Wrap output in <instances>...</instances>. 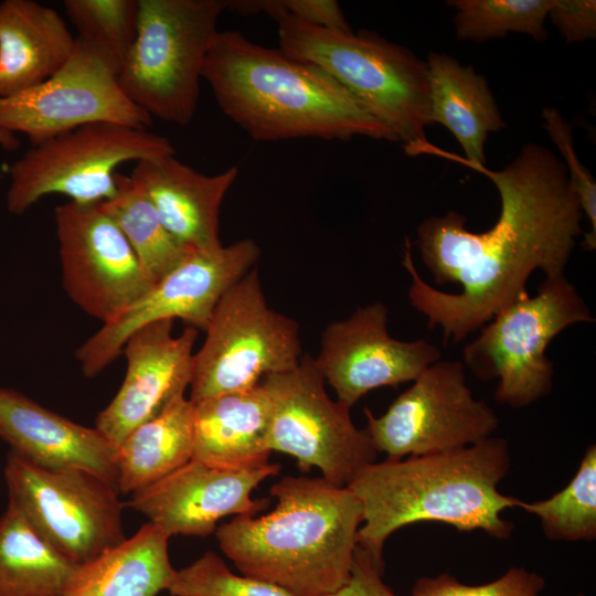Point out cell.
Masks as SVG:
<instances>
[{
	"mask_svg": "<svg viewBox=\"0 0 596 596\" xmlns=\"http://www.w3.org/2000/svg\"><path fill=\"white\" fill-rule=\"evenodd\" d=\"M170 319L151 322L132 333L123 348L124 382L96 418V428L116 447L190 386L198 329L188 327L174 337Z\"/></svg>",
	"mask_w": 596,
	"mask_h": 596,
	"instance_id": "cell-18",
	"label": "cell"
},
{
	"mask_svg": "<svg viewBox=\"0 0 596 596\" xmlns=\"http://www.w3.org/2000/svg\"><path fill=\"white\" fill-rule=\"evenodd\" d=\"M279 464L221 468L191 459L159 481L131 494L128 505L143 514L169 538L207 536L227 515H255L268 499H253V490L278 475Z\"/></svg>",
	"mask_w": 596,
	"mask_h": 596,
	"instance_id": "cell-17",
	"label": "cell"
},
{
	"mask_svg": "<svg viewBox=\"0 0 596 596\" xmlns=\"http://www.w3.org/2000/svg\"><path fill=\"white\" fill-rule=\"evenodd\" d=\"M510 466L507 440L493 437L456 450L368 465L347 486L363 508L358 546L383 571L386 540L409 524L439 522L509 538L514 526L502 513L521 500L501 493L498 486Z\"/></svg>",
	"mask_w": 596,
	"mask_h": 596,
	"instance_id": "cell-2",
	"label": "cell"
},
{
	"mask_svg": "<svg viewBox=\"0 0 596 596\" xmlns=\"http://www.w3.org/2000/svg\"><path fill=\"white\" fill-rule=\"evenodd\" d=\"M167 590L172 596H290L274 584L234 574L212 551L175 570Z\"/></svg>",
	"mask_w": 596,
	"mask_h": 596,
	"instance_id": "cell-31",
	"label": "cell"
},
{
	"mask_svg": "<svg viewBox=\"0 0 596 596\" xmlns=\"http://www.w3.org/2000/svg\"><path fill=\"white\" fill-rule=\"evenodd\" d=\"M75 46L76 38L54 9L34 0L0 2V97L50 78Z\"/></svg>",
	"mask_w": 596,
	"mask_h": 596,
	"instance_id": "cell-22",
	"label": "cell"
},
{
	"mask_svg": "<svg viewBox=\"0 0 596 596\" xmlns=\"http://www.w3.org/2000/svg\"><path fill=\"white\" fill-rule=\"evenodd\" d=\"M429 83V118L446 127L461 146L466 158L426 142L422 153L485 166L488 135L505 127L487 79L472 66L460 64L444 53H429L426 62Z\"/></svg>",
	"mask_w": 596,
	"mask_h": 596,
	"instance_id": "cell-23",
	"label": "cell"
},
{
	"mask_svg": "<svg viewBox=\"0 0 596 596\" xmlns=\"http://www.w3.org/2000/svg\"><path fill=\"white\" fill-rule=\"evenodd\" d=\"M62 283L68 297L108 323L155 284L100 203L68 201L54 210Z\"/></svg>",
	"mask_w": 596,
	"mask_h": 596,
	"instance_id": "cell-15",
	"label": "cell"
},
{
	"mask_svg": "<svg viewBox=\"0 0 596 596\" xmlns=\"http://www.w3.org/2000/svg\"><path fill=\"white\" fill-rule=\"evenodd\" d=\"M168 541L160 528L147 522L117 546L78 565L62 596H157L175 573Z\"/></svg>",
	"mask_w": 596,
	"mask_h": 596,
	"instance_id": "cell-24",
	"label": "cell"
},
{
	"mask_svg": "<svg viewBox=\"0 0 596 596\" xmlns=\"http://www.w3.org/2000/svg\"><path fill=\"white\" fill-rule=\"evenodd\" d=\"M547 15L567 42L596 36L595 0H553Z\"/></svg>",
	"mask_w": 596,
	"mask_h": 596,
	"instance_id": "cell-34",
	"label": "cell"
},
{
	"mask_svg": "<svg viewBox=\"0 0 596 596\" xmlns=\"http://www.w3.org/2000/svg\"><path fill=\"white\" fill-rule=\"evenodd\" d=\"M260 383L272 403V451L290 455L301 471L318 468L324 480L338 487H347L376 461L368 433L353 424L350 407L329 397L311 355Z\"/></svg>",
	"mask_w": 596,
	"mask_h": 596,
	"instance_id": "cell-11",
	"label": "cell"
},
{
	"mask_svg": "<svg viewBox=\"0 0 596 596\" xmlns=\"http://www.w3.org/2000/svg\"><path fill=\"white\" fill-rule=\"evenodd\" d=\"M464 348V362L481 380L498 379L494 397L522 408L552 389L553 363L547 345L565 328L594 322L589 308L564 275L545 278L533 297L528 294L498 312Z\"/></svg>",
	"mask_w": 596,
	"mask_h": 596,
	"instance_id": "cell-7",
	"label": "cell"
},
{
	"mask_svg": "<svg viewBox=\"0 0 596 596\" xmlns=\"http://www.w3.org/2000/svg\"><path fill=\"white\" fill-rule=\"evenodd\" d=\"M457 38L476 42L518 32L544 41L553 0H451Z\"/></svg>",
	"mask_w": 596,
	"mask_h": 596,
	"instance_id": "cell-30",
	"label": "cell"
},
{
	"mask_svg": "<svg viewBox=\"0 0 596 596\" xmlns=\"http://www.w3.org/2000/svg\"><path fill=\"white\" fill-rule=\"evenodd\" d=\"M193 406L180 395L117 446V488L132 494L182 467L193 455Z\"/></svg>",
	"mask_w": 596,
	"mask_h": 596,
	"instance_id": "cell-25",
	"label": "cell"
},
{
	"mask_svg": "<svg viewBox=\"0 0 596 596\" xmlns=\"http://www.w3.org/2000/svg\"><path fill=\"white\" fill-rule=\"evenodd\" d=\"M545 579L523 567H511L497 579L467 585L447 573L416 581L409 596H540Z\"/></svg>",
	"mask_w": 596,
	"mask_h": 596,
	"instance_id": "cell-32",
	"label": "cell"
},
{
	"mask_svg": "<svg viewBox=\"0 0 596 596\" xmlns=\"http://www.w3.org/2000/svg\"><path fill=\"white\" fill-rule=\"evenodd\" d=\"M204 331L193 355L192 402L253 387L301 359L299 324L267 305L257 269L226 290Z\"/></svg>",
	"mask_w": 596,
	"mask_h": 596,
	"instance_id": "cell-9",
	"label": "cell"
},
{
	"mask_svg": "<svg viewBox=\"0 0 596 596\" xmlns=\"http://www.w3.org/2000/svg\"><path fill=\"white\" fill-rule=\"evenodd\" d=\"M383 571L360 546L354 552L351 575L338 590L327 596H398L382 581Z\"/></svg>",
	"mask_w": 596,
	"mask_h": 596,
	"instance_id": "cell-36",
	"label": "cell"
},
{
	"mask_svg": "<svg viewBox=\"0 0 596 596\" xmlns=\"http://www.w3.org/2000/svg\"><path fill=\"white\" fill-rule=\"evenodd\" d=\"M237 175L235 166L206 175L171 155L138 161L129 177L178 242L194 251H213L222 246L220 209Z\"/></svg>",
	"mask_w": 596,
	"mask_h": 596,
	"instance_id": "cell-20",
	"label": "cell"
},
{
	"mask_svg": "<svg viewBox=\"0 0 596 596\" xmlns=\"http://www.w3.org/2000/svg\"><path fill=\"white\" fill-rule=\"evenodd\" d=\"M19 145L14 134L0 128V146L4 149H15Z\"/></svg>",
	"mask_w": 596,
	"mask_h": 596,
	"instance_id": "cell-37",
	"label": "cell"
},
{
	"mask_svg": "<svg viewBox=\"0 0 596 596\" xmlns=\"http://www.w3.org/2000/svg\"><path fill=\"white\" fill-rule=\"evenodd\" d=\"M97 123L147 128L152 117L125 94L109 64L77 39L73 55L54 75L0 97V128L24 134L32 145Z\"/></svg>",
	"mask_w": 596,
	"mask_h": 596,
	"instance_id": "cell-14",
	"label": "cell"
},
{
	"mask_svg": "<svg viewBox=\"0 0 596 596\" xmlns=\"http://www.w3.org/2000/svg\"><path fill=\"white\" fill-rule=\"evenodd\" d=\"M202 78L222 111L257 141L355 136L395 141L326 71L236 30L217 32Z\"/></svg>",
	"mask_w": 596,
	"mask_h": 596,
	"instance_id": "cell-3",
	"label": "cell"
},
{
	"mask_svg": "<svg viewBox=\"0 0 596 596\" xmlns=\"http://www.w3.org/2000/svg\"><path fill=\"white\" fill-rule=\"evenodd\" d=\"M174 155L163 136L119 124H89L32 147L9 169L7 207L23 214L49 194L100 203L117 191L116 168Z\"/></svg>",
	"mask_w": 596,
	"mask_h": 596,
	"instance_id": "cell-8",
	"label": "cell"
},
{
	"mask_svg": "<svg viewBox=\"0 0 596 596\" xmlns=\"http://www.w3.org/2000/svg\"><path fill=\"white\" fill-rule=\"evenodd\" d=\"M577 596H585V595L581 593V594H578Z\"/></svg>",
	"mask_w": 596,
	"mask_h": 596,
	"instance_id": "cell-38",
	"label": "cell"
},
{
	"mask_svg": "<svg viewBox=\"0 0 596 596\" xmlns=\"http://www.w3.org/2000/svg\"><path fill=\"white\" fill-rule=\"evenodd\" d=\"M4 480L9 500L54 549L77 565L126 540L118 489L91 472L43 468L11 450Z\"/></svg>",
	"mask_w": 596,
	"mask_h": 596,
	"instance_id": "cell-10",
	"label": "cell"
},
{
	"mask_svg": "<svg viewBox=\"0 0 596 596\" xmlns=\"http://www.w3.org/2000/svg\"><path fill=\"white\" fill-rule=\"evenodd\" d=\"M286 14L311 25L352 32L342 9L334 0H274Z\"/></svg>",
	"mask_w": 596,
	"mask_h": 596,
	"instance_id": "cell-35",
	"label": "cell"
},
{
	"mask_svg": "<svg viewBox=\"0 0 596 596\" xmlns=\"http://www.w3.org/2000/svg\"><path fill=\"white\" fill-rule=\"evenodd\" d=\"M191 403L192 459L231 469L268 462L272 403L262 383Z\"/></svg>",
	"mask_w": 596,
	"mask_h": 596,
	"instance_id": "cell-21",
	"label": "cell"
},
{
	"mask_svg": "<svg viewBox=\"0 0 596 596\" xmlns=\"http://www.w3.org/2000/svg\"><path fill=\"white\" fill-rule=\"evenodd\" d=\"M543 127L565 160L570 182L577 196L581 211L587 217L590 231L584 235V248L596 247V182L579 161L573 142V129L555 107L542 110Z\"/></svg>",
	"mask_w": 596,
	"mask_h": 596,
	"instance_id": "cell-33",
	"label": "cell"
},
{
	"mask_svg": "<svg viewBox=\"0 0 596 596\" xmlns=\"http://www.w3.org/2000/svg\"><path fill=\"white\" fill-rule=\"evenodd\" d=\"M274 510L238 515L215 530L242 575L290 596H327L350 578L363 522L360 500L322 477L286 476L270 487Z\"/></svg>",
	"mask_w": 596,
	"mask_h": 596,
	"instance_id": "cell-4",
	"label": "cell"
},
{
	"mask_svg": "<svg viewBox=\"0 0 596 596\" xmlns=\"http://www.w3.org/2000/svg\"><path fill=\"white\" fill-rule=\"evenodd\" d=\"M259 256L260 248L249 238L213 251L192 249L141 298L103 324L76 350L83 374H99L123 352L127 339L151 322L181 319L204 331L222 296L251 270Z\"/></svg>",
	"mask_w": 596,
	"mask_h": 596,
	"instance_id": "cell-13",
	"label": "cell"
},
{
	"mask_svg": "<svg viewBox=\"0 0 596 596\" xmlns=\"http://www.w3.org/2000/svg\"><path fill=\"white\" fill-rule=\"evenodd\" d=\"M376 417L366 407L368 433L375 450L402 459L465 448L498 428L499 418L466 383L460 361H436Z\"/></svg>",
	"mask_w": 596,
	"mask_h": 596,
	"instance_id": "cell-12",
	"label": "cell"
},
{
	"mask_svg": "<svg viewBox=\"0 0 596 596\" xmlns=\"http://www.w3.org/2000/svg\"><path fill=\"white\" fill-rule=\"evenodd\" d=\"M497 187L501 209L492 227L481 233L466 228L456 211L430 216L417 228L422 260L438 285L456 283L459 294L440 291L422 279L405 238L403 266L412 284V306L439 327L444 343H458L486 326L521 296L534 270L545 278L564 275L576 238L582 211L565 163L546 147L524 145L515 159L499 171L467 163Z\"/></svg>",
	"mask_w": 596,
	"mask_h": 596,
	"instance_id": "cell-1",
	"label": "cell"
},
{
	"mask_svg": "<svg viewBox=\"0 0 596 596\" xmlns=\"http://www.w3.org/2000/svg\"><path fill=\"white\" fill-rule=\"evenodd\" d=\"M257 13L278 25L279 49L316 64L415 156L429 126L426 62L408 49L361 30L339 32L301 22L280 11L274 0H257Z\"/></svg>",
	"mask_w": 596,
	"mask_h": 596,
	"instance_id": "cell-5",
	"label": "cell"
},
{
	"mask_svg": "<svg viewBox=\"0 0 596 596\" xmlns=\"http://www.w3.org/2000/svg\"><path fill=\"white\" fill-rule=\"evenodd\" d=\"M426 340L401 341L387 331V309L382 302L358 308L348 319L327 326L315 368L352 407L368 392L414 381L440 358Z\"/></svg>",
	"mask_w": 596,
	"mask_h": 596,
	"instance_id": "cell-16",
	"label": "cell"
},
{
	"mask_svg": "<svg viewBox=\"0 0 596 596\" xmlns=\"http://www.w3.org/2000/svg\"><path fill=\"white\" fill-rule=\"evenodd\" d=\"M63 7L76 39L119 75L137 35L139 0H65Z\"/></svg>",
	"mask_w": 596,
	"mask_h": 596,
	"instance_id": "cell-29",
	"label": "cell"
},
{
	"mask_svg": "<svg viewBox=\"0 0 596 596\" xmlns=\"http://www.w3.org/2000/svg\"><path fill=\"white\" fill-rule=\"evenodd\" d=\"M520 509L539 518L549 540L596 539V446H588L572 480L545 500L520 502Z\"/></svg>",
	"mask_w": 596,
	"mask_h": 596,
	"instance_id": "cell-28",
	"label": "cell"
},
{
	"mask_svg": "<svg viewBox=\"0 0 596 596\" xmlns=\"http://www.w3.org/2000/svg\"><path fill=\"white\" fill-rule=\"evenodd\" d=\"M77 566L9 500L0 517V596H62Z\"/></svg>",
	"mask_w": 596,
	"mask_h": 596,
	"instance_id": "cell-26",
	"label": "cell"
},
{
	"mask_svg": "<svg viewBox=\"0 0 596 596\" xmlns=\"http://www.w3.org/2000/svg\"><path fill=\"white\" fill-rule=\"evenodd\" d=\"M225 9L224 0H139L137 35L118 75L125 94L151 117L188 125Z\"/></svg>",
	"mask_w": 596,
	"mask_h": 596,
	"instance_id": "cell-6",
	"label": "cell"
},
{
	"mask_svg": "<svg viewBox=\"0 0 596 596\" xmlns=\"http://www.w3.org/2000/svg\"><path fill=\"white\" fill-rule=\"evenodd\" d=\"M0 437L11 450L40 467L84 470L117 488V447L102 432L2 386Z\"/></svg>",
	"mask_w": 596,
	"mask_h": 596,
	"instance_id": "cell-19",
	"label": "cell"
},
{
	"mask_svg": "<svg viewBox=\"0 0 596 596\" xmlns=\"http://www.w3.org/2000/svg\"><path fill=\"white\" fill-rule=\"evenodd\" d=\"M115 195L100 202L155 283L175 268L192 248L178 242L164 227L148 198L130 177L116 173Z\"/></svg>",
	"mask_w": 596,
	"mask_h": 596,
	"instance_id": "cell-27",
	"label": "cell"
}]
</instances>
